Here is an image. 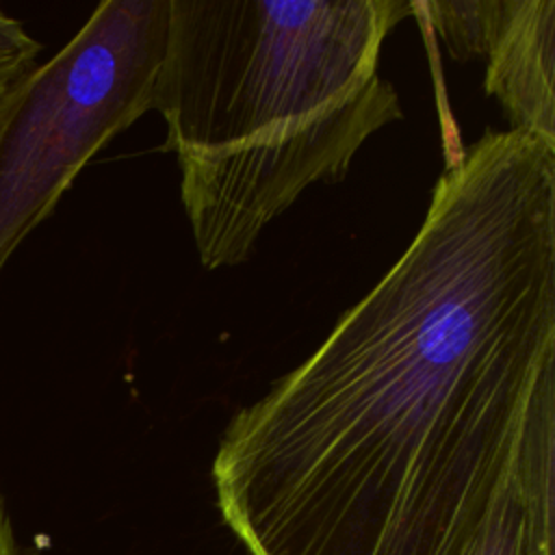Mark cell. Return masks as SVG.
Here are the masks:
<instances>
[{
	"label": "cell",
	"mask_w": 555,
	"mask_h": 555,
	"mask_svg": "<svg viewBox=\"0 0 555 555\" xmlns=\"http://www.w3.org/2000/svg\"><path fill=\"white\" fill-rule=\"evenodd\" d=\"M0 555H24L17 540H15L11 518L4 509L2 499H0Z\"/></svg>",
	"instance_id": "cell-7"
},
{
	"label": "cell",
	"mask_w": 555,
	"mask_h": 555,
	"mask_svg": "<svg viewBox=\"0 0 555 555\" xmlns=\"http://www.w3.org/2000/svg\"><path fill=\"white\" fill-rule=\"evenodd\" d=\"M555 473V147L486 130L416 236L225 425L212 486L249 555H464Z\"/></svg>",
	"instance_id": "cell-1"
},
{
	"label": "cell",
	"mask_w": 555,
	"mask_h": 555,
	"mask_svg": "<svg viewBox=\"0 0 555 555\" xmlns=\"http://www.w3.org/2000/svg\"><path fill=\"white\" fill-rule=\"evenodd\" d=\"M41 52V43L28 35L24 24L0 9V98L20 80Z\"/></svg>",
	"instance_id": "cell-6"
},
{
	"label": "cell",
	"mask_w": 555,
	"mask_h": 555,
	"mask_svg": "<svg viewBox=\"0 0 555 555\" xmlns=\"http://www.w3.org/2000/svg\"><path fill=\"white\" fill-rule=\"evenodd\" d=\"M405 0H169L154 108L206 269L245 262L314 182L403 119L379 76Z\"/></svg>",
	"instance_id": "cell-2"
},
{
	"label": "cell",
	"mask_w": 555,
	"mask_h": 555,
	"mask_svg": "<svg viewBox=\"0 0 555 555\" xmlns=\"http://www.w3.org/2000/svg\"><path fill=\"white\" fill-rule=\"evenodd\" d=\"M479 61L509 130L555 147V0H486Z\"/></svg>",
	"instance_id": "cell-4"
},
{
	"label": "cell",
	"mask_w": 555,
	"mask_h": 555,
	"mask_svg": "<svg viewBox=\"0 0 555 555\" xmlns=\"http://www.w3.org/2000/svg\"><path fill=\"white\" fill-rule=\"evenodd\" d=\"M169 0H106L0 98V275L82 167L154 108Z\"/></svg>",
	"instance_id": "cell-3"
},
{
	"label": "cell",
	"mask_w": 555,
	"mask_h": 555,
	"mask_svg": "<svg viewBox=\"0 0 555 555\" xmlns=\"http://www.w3.org/2000/svg\"><path fill=\"white\" fill-rule=\"evenodd\" d=\"M464 555H555V473L505 494Z\"/></svg>",
	"instance_id": "cell-5"
}]
</instances>
